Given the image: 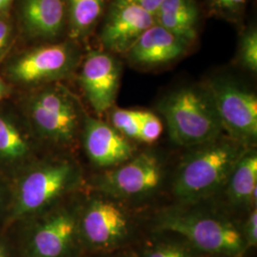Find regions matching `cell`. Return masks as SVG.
Returning <instances> with one entry per match:
<instances>
[{
  "label": "cell",
  "instance_id": "obj_15",
  "mask_svg": "<svg viewBox=\"0 0 257 257\" xmlns=\"http://www.w3.org/2000/svg\"><path fill=\"white\" fill-rule=\"evenodd\" d=\"M39 142L30 124L23 125L15 116L0 112V173L14 177L37 159Z\"/></svg>",
  "mask_w": 257,
  "mask_h": 257
},
{
  "label": "cell",
  "instance_id": "obj_6",
  "mask_svg": "<svg viewBox=\"0 0 257 257\" xmlns=\"http://www.w3.org/2000/svg\"><path fill=\"white\" fill-rule=\"evenodd\" d=\"M27 115L39 141L67 148L80 138L86 113L74 94L56 83L48 84L29 97Z\"/></svg>",
  "mask_w": 257,
  "mask_h": 257
},
{
  "label": "cell",
  "instance_id": "obj_5",
  "mask_svg": "<svg viewBox=\"0 0 257 257\" xmlns=\"http://www.w3.org/2000/svg\"><path fill=\"white\" fill-rule=\"evenodd\" d=\"M82 200L74 195L54 208L19 223L21 257H85L80 237Z\"/></svg>",
  "mask_w": 257,
  "mask_h": 257
},
{
  "label": "cell",
  "instance_id": "obj_22",
  "mask_svg": "<svg viewBox=\"0 0 257 257\" xmlns=\"http://www.w3.org/2000/svg\"><path fill=\"white\" fill-rule=\"evenodd\" d=\"M237 61L249 73L256 74L257 28L255 24H250L240 36Z\"/></svg>",
  "mask_w": 257,
  "mask_h": 257
},
{
  "label": "cell",
  "instance_id": "obj_31",
  "mask_svg": "<svg viewBox=\"0 0 257 257\" xmlns=\"http://www.w3.org/2000/svg\"><path fill=\"white\" fill-rule=\"evenodd\" d=\"M10 93V87L5 80L0 76V101L8 96Z\"/></svg>",
  "mask_w": 257,
  "mask_h": 257
},
{
  "label": "cell",
  "instance_id": "obj_30",
  "mask_svg": "<svg viewBox=\"0 0 257 257\" xmlns=\"http://www.w3.org/2000/svg\"><path fill=\"white\" fill-rule=\"evenodd\" d=\"M0 257H12V248L8 239L0 234Z\"/></svg>",
  "mask_w": 257,
  "mask_h": 257
},
{
  "label": "cell",
  "instance_id": "obj_9",
  "mask_svg": "<svg viewBox=\"0 0 257 257\" xmlns=\"http://www.w3.org/2000/svg\"><path fill=\"white\" fill-rule=\"evenodd\" d=\"M205 84L211 92L223 132L247 148L257 140L255 92L230 75L215 74Z\"/></svg>",
  "mask_w": 257,
  "mask_h": 257
},
{
  "label": "cell",
  "instance_id": "obj_17",
  "mask_svg": "<svg viewBox=\"0 0 257 257\" xmlns=\"http://www.w3.org/2000/svg\"><path fill=\"white\" fill-rule=\"evenodd\" d=\"M155 22L193 45L198 37L199 6L196 0H163L156 11Z\"/></svg>",
  "mask_w": 257,
  "mask_h": 257
},
{
  "label": "cell",
  "instance_id": "obj_11",
  "mask_svg": "<svg viewBox=\"0 0 257 257\" xmlns=\"http://www.w3.org/2000/svg\"><path fill=\"white\" fill-rule=\"evenodd\" d=\"M122 74V64L115 55L92 50L83 60L79 84L83 93L96 114L110 110L116 99Z\"/></svg>",
  "mask_w": 257,
  "mask_h": 257
},
{
  "label": "cell",
  "instance_id": "obj_21",
  "mask_svg": "<svg viewBox=\"0 0 257 257\" xmlns=\"http://www.w3.org/2000/svg\"><path fill=\"white\" fill-rule=\"evenodd\" d=\"M110 124L124 138L131 141H139L143 110L111 108Z\"/></svg>",
  "mask_w": 257,
  "mask_h": 257
},
{
  "label": "cell",
  "instance_id": "obj_3",
  "mask_svg": "<svg viewBox=\"0 0 257 257\" xmlns=\"http://www.w3.org/2000/svg\"><path fill=\"white\" fill-rule=\"evenodd\" d=\"M154 230L183 238L206 257H242L248 250L237 223L191 207H169L158 211Z\"/></svg>",
  "mask_w": 257,
  "mask_h": 257
},
{
  "label": "cell",
  "instance_id": "obj_27",
  "mask_svg": "<svg viewBox=\"0 0 257 257\" xmlns=\"http://www.w3.org/2000/svg\"><path fill=\"white\" fill-rule=\"evenodd\" d=\"M12 26L5 19L0 18V56L5 53L12 38Z\"/></svg>",
  "mask_w": 257,
  "mask_h": 257
},
{
  "label": "cell",
  "instance_id": "obj_14",
  "mask_svg": "<svg viewBox=\"0 0 257 257\" xmlns=\"http://www.w3.org/2000/svg\"><path fill=\"white\" fill-rule=\"evenodd\" d=\"M191 46L183 38L155 23L142 34L125 56L135 67L159 68L182 58Z\"/></svg>",
  "mask_w": 257,
  "mask_h": 257
},
{
  "label": "cell",
  "instance_id": "obj_28",
  "mask_svg": "<svg viewBox=\"0 0 257 257\" xmlns=\"http://www.w3.org/2000/svg\"><path fill=\"white\" fill-rule=\"evenodd\" d=\"M128 3H131L133 5H136L139 8L146 11L150 13L151 15L154 16L156 15V11L159 8L160 4L162 3L163 0H123Z\"/></svg>",
  "mask_w": 257,
  "mask_h": 257
},
{
  "label": "cell",
  "instance_id": "obj_2",
  "mask_svg": "<svg viewBox=\"0 0 257 257\" xmlns=\"http://www.w3.org/2000/svg\"><path fill=\"white\" fill-rule=\"evenodd\" d=\"M248 149L225 134L191 148L174 176L173 193L177 201L193 205L219 193Z\"/></svg>",
  "mask_w": 257,
  "mask_h": 257
},
{
  "label": "cell",
  "instance_id": "obj_4",
  "mask_svg": "<svg viewBox=\"0 0 257 257\" xmlns=\"http://www.w3.org/2000/svg\"><path fill=\"white\" fill-rule=\"evenodd\" d=\"M169 136L181 147L204 144L224 134L211 92L205 83L186 84L167 92L157 103Z\"/></svg>",
  "mask_w": 257,
  "mask_h": 257
},
{
  "label": "cell",
  "instance_id": "obj_1",
  "mask_svg": "<svg viewBox=\"0 0 257 257\" xmlns=\"http://www.w3.org/2000/svg\"><path fill=\"white\" fill-rule=\"evenodd\" d=\"M82 184V169L72 156L37 157L11 180L5 222L19 223L45 212L73 196Z\"/></svg>",
  "mask_w": 257,
  "mask_h": 257
},
{
  "label": "cell",
  "instance_id": "obj_19",
  "mask_svg": "<svg viewBox=\"0 0 257 257\" xmlns=\"http://www.w3.org/2000/svg\"><path fill=\"white\" fill-rule=\"evenodd\" d=\"M69 36L73 40L88 37L105 14L106 0H65Z\"/></svg>",
  "mask_w": 257,
  "mask_h": 257
},
{
  "label": "cell",
  "instance_id": "obj_32",
  "mask_svg": "<svg viewBox=\"0 0 257 257\" xmlns=\"http://www.w3.org/2000/svg\"><path fill=\"white\" fill-rule=\"evenodd\" d=\"M13 0H0V17H3L9 11Z\"/></svg>",
  "mask_w": 257,
  "mask_h": 257
},
{
  "label": "cell",
  "instance_id": "obj_8",
  "mask_svg": "<svg viewBox=\"0 0 257 257\" xmlns=\"http://www.w3.org/2000/svg\"><path fill=\"white\" fill-rule=\"evenodd\" d=\"M165 163L155 151H144L111 169L104 170L92 183L96 193L117 201L147 198L160 189L165 178Z\"/></svg>",
  "mask_w": 257,
  "mask_h": 257
},
{
  "label": "cell",
  "instance_id": "obj_10",
  "mask_svg": "<svg viewBox=\"0 0 257 257\" xmlns=\"http://www.w3.org/2000/svg\"><path fill=\"white\" fill-rule=\"evenodd\" d=\"M79 62L80 53L71 42L49 44L18 56L7 67V75L21 85H48L70 77Z\"/></svg>",
  "mask_w": 257,
  "mask_h": 257
},
{
  "label": "cell",
  "instance_id": "obj_24",
  "mask_svg": "<svg viewBox=\"0 0 257 257\" xmlns=\"http://www.w3.org/2000/svg\"><path fill=\"white\" fill-rule=\"evenodd\" d=\"M163 133V124L161 119L150 110L143 111V117L140 128L139 142L153 145L160 138Z\"/></svg>",
  "mask_w": 257,
  "mask_h": 257
},
{
  "label": "cell",
  "instance_id": "obj_25",
  "mask_svg": "<svg viewBox=\"0 0 257 257\" xmlns=\"http://www.w3.org/2000/svg\"><path fill=\"white\" fill-rule=\"evenodd\" d=\"M242 228V233L245 239L248 249L255 248L257 245V209L252 208L248 217L245 221V224Z\"/></svg>",
  "mask_w": 257,
  "mask_h": 257
},
{
  "label": "cell",
  "instance_id": "obj_23",
  "mask_svg": "<svg viewBox=\"0 0 257 257\" xmlns=\"http://www.w3.org/2000/svg\"><path fill=\"white\" fill-rule=\"evenodd\" d=\"M207 2L216 16L237 23L244 16L248 0H207Z\"/></svg>",
  "mask_w": 257,
  "mask_h": 257
},
{
  "label": "cell",
  "instance_id": "obj_29",
  "mask_svg": "<svg viewBox=\"0 0 257 257\" xmlns=\"http://www.w3.org/2000/svg\"><path fill=\"white\" fill-rule=\"evenodd\" d=\"M88 257H138V251L133 250L132 248H125L117 251H113L105 254H94V255H87Z\"/></svg>",
  "mask_w": 257,
  "mask_h": 257
},
{
  "label": "cell",
  "instance_id": "obj_18",
  "mask_svg": "<svg viewBox=\"0 0 257 257\" xmlns=\"http://www.w3.org/2000/svg\"><path fill=\"white\" fill-rule=\"evenodd\" d=\"M223 190L230 205L236 208L256 207L257 153L253 148L240 158Z\"/></svg>",
  "mask_w": 257,
  "mask_h": 257
},
{
  "label": "cell",
  "instance_id": "obj_20",
  "mask_svg": "<svg viewBox=\"0 0 257 257\" xmlns=\"http://www.w3.org/2000/svg\"><path fill=\"white\" fill-rule=\"evenodd\" d=\"M138 257H206L186 240L169 232H156L144 241Z\"/></svg>",
  "mask_w": 257,
  "mask_h": 257
},
{
  "label": "cell",
  "instance_id": "obj_12",
  "mask_svg": "<svg viewBox=\"0 0 257 257\" xmlns=\"http://www.w3.org/2000/svg\"><path fill=\"white\" fill-rule=\"evenodd\" d=\"M155 23L154 16L146 11L123 0H112L99 34L102 46L110 54L125 55Z\"/></svg>",
  "mask_w": 257,
  "mask_h": 257
},
{
  "label": "cell",
  "instance_id": "obj_7",
  "mask_svg": "<svg viewBox=\"0 0 257 257\" xmlns=\"http://www.w3.org/2000/svg\"><path fill=\"white\" fill-rule=\"evenodd\" d=\"M79 228L85 255L128 248L137 233L124 204L98 193L82 200Z\"/></svg>",
  "mask_w": 257,
  "mask_h": 257
},
{
  "label": "cell",
  "instance_id": "obj_16",
  "mask_svg": "<svg viewBox=\"0 0 257 257\" xmlns=\"http://www.w3.org/2000/svg\"><path fill=\"white\" fill-rule=\"evenodd\" d=\"M21 22L30 37L54 40L67 25L65 0H21Z\"/></svg>",
  "mask_w": 257,
  "mask_h": 257
},
{
  "label": "cell",
  "instance_id": "obj_26",
  "mask_svg": "<svg viewBox=\"0 0 257 257\" xmlns=\"http://www.w3.org/2000/svg\"><path fill=\"white\" fill-rule=\"evenodd\" d=\"M11 180L6 175L0 173V220L6 219V216L9 211L11 203Z\"/></svg>",
  "mask_w": 257,
  "mask_h": 257
},
{
  "label": "cell",
  "instance_id": "obj_13",
  "mask_svg": "<svg viewBox=\"0 0 257 257\" xmlns=\"http://www.w3.org/2000/svg\"><path fill=\"white\" fill-rule=\"evenodd\" d=\"M80 138L90 162L103 171L120 165L136 155L131 140L110 123L88 114L83 121Z\"/></svg>",
  "mask_w": 257,
  "mask_h": 257
}]
</instances>
